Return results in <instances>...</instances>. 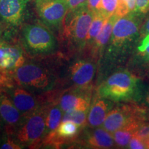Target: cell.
<instances>
[{
  "instance_id": "obj_14",
  "label": "cell",
  "mask_w": 149,
  "mask_h": 149,
  "mask_svg": "<svg viewBox=\"0 0 149 149\" xmlns=\"http://www.w3.org/2000/svg\"><path fill=\"white\" fill-rule=\"evenodd\" d=\"M80 141L84 146L91 148L108 149L115 146L113 135L102 126L85 129Z\"/></svg>"
},
{
  "instance_id": "obj_32",
  "label": "cell",
  "mask_w": 149,
  "mask_h": 149,
  "mask_svg": "<svg viewBox=\"0 0 149 149\" xmlns=\"http://www.w3.org/2000/svg\"><path fill=\"white\" fill-rule=\"evenodd\" d=\"M148 34H149V14L146 16V17L144 19V21L142 22V24H141L139 37L144 36V35Z\"/></svg>"
},
{
  "instance_id": "obj_16",
  "label": "cell",
  "mask_w": 149,
  "mask_h": 149,
  "mask_svg": "<svg viewBox=\"0 0 149 149\" xmlns=\"http://www.w3.org/2000/svg\"><path fill=\"white\" fill-rule=\"evenodd\" d=\"M128 64L130 70L137 73L149 69V34L139 37Z\"/></svg>"
},
{
  "instance_id": "obj_1",
  "label": "cell",
  "mask_w": 149,
  "mask_h": 149,
  "mask_svg": "<svg viewBox=\"0 0 149 149\" xmlns=\"http://www.w3.org/2000/svg\"><path fill=\"white\" fill-rule=\"evenodd\" d=\"M144 16L135 12L117 19L105 51L100 59L102 71L128 62L139 37Z\"/></svg>"
},
{
  "instance_id": "obj_4",
  "label": "cell",
  "mask_w": 149,
  "mask_h": 149,
  "mask_svg": "<svg viewBox=\"0 0 149 149\" xmlns=\"http://www.w3.org/2000/svg\"><path fill=\"white\" fill-rule=\"evenodd\" d=\"M21 41L25 51L32 56L49 55L57 48V40L49 28L39 24L24 26Z\"/></svg>"
},
{
  "instance_id": "obj_22",
  "label": "cell",
  "mask_w": 149,
  "mask_h": 149,
  "mask_svg": "<svg viewBox=\"0 0 149 149\" xmlns=\"http://www.w3.org/2000/svg\"><path fill=\"white\" fill-rule=\"evenodd\" d=\"M107 19L108 18L103 15L101 13L98 12L94 13V17L91 24L86 40V47H88L89 48L91 47L96 37L98 36L100 31H102Z\"/></svg>"
},
{
  "instance_id": "obj_26",
  "label": "cell",
  "mask_w": 149,
  "mask_h": 149,
  "mask_svg": "<svg viewBox=\"0 0 149 149\" xmlns=\"http://www.w3.org/2000/svg\"><path fill=\"white\" fill-rule=\"evenodd\" d=\"M13 78L10 72L0 70V93H6L15 86Z\"/></svg>"
},
{
  "instance_id": "obj_17",
  "label": "cell",
  "mask_w": 149,
  "mask_h": 149,
  "mask_svg": "<svg viewBox=\"0 0 149 149\" xmlns=\"http://www.w3.org/2000/svg\"><path fill=\"white\" fill-rule=\"evenodd\" d=\"M113 107L114 102L97 95L91 102L88 113L87 124L89 127H101L107 115Z\"/></svg>"
},
{
  "instance_id": "obj_33",
  "label": "cell",
  "mask_w": 149,
  "mask_h": 149,
  "mask_svg": "<svg viewBox=\"0 0 149 149\" xmlns=\"http://www.w3.org/2000/svg\"><path fill=\"white\" fill-rule=\"evenodd\" d=\"M1 36H2V30H1V26H0V42H1Z\"/></svg>"
},
{
  "instance_id": "obj_23",
  "label": "cell",
  "mask_w": 149,
  "mask_h": 149,
  "mask_svg": "<svg viewBox=\"0 0 149 149\" xmlns=\"http://www.w3.org/2000/svg\"><path fill=\"white\" fill-rule=\"evenodd\" d=\"M88 113L86 111H77V110H71L64 113L61 122L70 121L77 124L80 128L85 127L87 124L88 120Z\"/></svg>"
},
{
  "instance_id": "obj_6",
  "label": "cell",
  "mask_w": 149,
  "mask_h": 149,
  "mask_svg": "<svg viewBox=\"0 0 149 149\" xmlns=\"http://www.w3.org/2000/svg\"><path fill=\"white\" fill-rule=\"evenodd\" d=\"M94 17V13L87 7L68 10L64 22V35L79 50L86 47V40Z\"/></svg>"
},
{
  "instance_id": "obj_5",
  "label": "cell",
  "mask_w": 149,
  "mask_h": 149,
  "mask_svg": "<svg viewBox=\"0 0 149 149\" xmlns=\"http://www.w3.org/2000/svg\"><path fill=\"white\" fill-rule=\"evenodd\" d=\"M11 136L23 148L39 146L46 136V107L24 116Z\"/></svg>"
},
{
  "instance_id": "obj_9",
  "label": "cell",
  "mask_w": 149,
  "mask_h": 149,
  "mask_svg": "<svg viewBox=\"0 0 149 149\" xmlns=\"http://www.w3.org/2000/svg\"><path fill=\"white\" fill-rule=\"evenodd\" d=\"M97 71L93 60L80 59L72 61L68 69L69 79L76 88L89 90Z\"/></svg>"
},
{
  "instance_id": "obj_20",
  "label": "cell",
  "mask_w": 149,
  "mask_h": 149,
  "mask_svg": "<svg viewBox=\"0 0 149 149\" xmlns=\"http://www.w3.org/2000/svg\"><path fill=\"white\" fill-rule=\"evenodd\" d=\"M64 112L59 104H51L46 107V135L55 131L62 121Z\"/></svg>"
},
{
  "instance_id": "obj_11",
  "label": "cell",
  "mask_w": 149,
  "mask_h": 149,
  "mask_svg": "<svg viewBox=\"0 0 149 149\" xmlns=\"http://www.w3.org/2000/svg\"><path fill=\"white\" fill-rule=\"evenodd\" d=\"M91 102L89 90L76 88V90L62 95L59 98L58 104L64 113L71 110L88 112Z\"/></svg>"
},
{
  "instance_id": "obj_2",
  "label": "cell",
  "mask_w": 149,
  "mask_h": 149,
  "mask_svg": "<svg viewBox=\"0 0 149 149\" xmlns=\"http://www.w3.org/2000/svg\"><path fill=\"white\" fill-rule=\"evenodd\" d=\"M141 85L139 77L131 70H115L102 81L97 95L114 102H135Z\"/></svg>"
},
{
  "instance_id": "obj_3",
  "label": "cell",
  "mask_w": 149,
  "mask_h": 149,
  "mask_svg": "<svg viewBox=\"0 0 149 149\" xmlns=\"http://www.w3.org/2000/svg\"><path fill=\"white\" fill-rule=\"evenodd\" d=\"M15 83L34 94H42L53 88L55 75L45 67L35 63H24L10 72Z\"/></svg>"
},
{
  "instance_id": "obj_30",
  "label": "cell",
  "mask_w": 149,
  "mask_h": 149,
  "mask_svg": "<svg viewBox=\"0 0 149 149\" xmlns=\"http://www.w3.org/2000/svg\"><path fill=\"white\" fill-rule=\"evenodd\" d=\"M68 7V10H76L87 7L88 0H64Z\"/></svg>"
},
{
  "instance_id": "obj_28",
  "label": "cell",
  "mask_w": 149,
  "mask_h": 149,
  "mask_svg": "<svg viewBox=\"0 0 149 149\" xmlns=\"http://www.w3.org/2000/svg\"><path fill=\"white\" fill-rule=\"evenodd\" d=\"M135 13L142 16L149 13V0H135Z\"/></svg>"
},
{
  "instance_id": "obj_35",
  "label": "cell",
  "mask_w": 149,
  "mask_h": 149,
  "mask_svg": "<svg viewBox=\"0 0 149 149\" xmlns=\"http://www.w3.org/2000/svg\"><path fill=\"white\" fill-rule=\"evenodd\" d=\"M148 137H149V136H148Z\"/></svg>"
},
{
  "instance_id": "obj_34",
  "label": "cell",
  "mask_w": 149,
  "mask_h": 149,
  "mask_svg": "<svg viewBox=\"0 0 149 149\" xmlns=\"http://www.w3.org/2000/svg\"><path fill=\"white\" fill-rule=\"evenodd\" d=\"M0 126H1V123H0Z\"/></svg>"
},
{
  "instance_id": "obj_8",
  "label": "cell",
  "mask_w": 149,
  "mask_h": 149,
  "mask_svg": "<svg viewBox=\"0 0 149 149\" xmlns=\"http://www.w3.org/2000/svg\"><path fill=\"white\" fill-rule=\"evenodd\" d=\"M35 7L41 22L51 29L62 25L68 11L64 0H35Z\"/></svg>"
},
{
  "instance_id": "obj_21",
  "label": "cell",
  "mask_w": 149,
  "mask_h": 149,
  "mask_svg": "<svg viewBox=\"0 0 149 149\" xmlns=\"http://www.w3.org/2000/svg\"><path fill=\"white\" fill-rule=\"evenodd\" d=\"M79 128H81L77 124L70 121L61 122L55 131L53 132V137L56 146H57L59 139L61 140H69L75 137Z\"/></svg>"
},
{
  "instance_id": "obj_29",
  "label": "cell",
  "mask_w": 149,
  "mask_h": 149,
  "mask_svg": "<svg viewBox=\"0 0 149 149\" xmlns=\"http://www.w3.org/2000/svg\"><path fill=\"white\" fill-rule=\"evenodd\" d=\"M127 148L129 149H147L145 141L141 137L137 135H134L133 137L130 139Z\"/></svg>"
},
{
  "instance_id": "obj_27",
  "label": "cell",
  "mask_w": 149,
  "mask_h": 149,
  "mask_svg": "<svg viewBox=\"0 0 149 149\" xmlns=\"http://www.w3.org/2000/svg\"><path fill=\"white\" fill-rule=\"evenodd\" d=\"M0 148L20 149L23 148V147L19 144L12 136L8 135V137H3L0 139Z\"/></svg>"
},
{
  "instance_id": "obj_15",
  "label": "cell",
  "mask_w": 149,
  "mask_h": 149,
  "mask_svg": "<svg viewBox=\"0 0 149 149\" xmlns=\"http://www.w3.org/2000/svg\"><path fill=\"white\" fill-rule=\"evenodd\" d=\"M24 63L25 59L21 48L0 42V70L10 73Z\"/></svg>"
},
{
  "instance_id": "obj_7",
  "label": "cell",
  "mask_w": 149,
  "mask_h": 149,
  "mask_svg": "<svg viewBox=\"0 0 149 149\" xmlns=\"http://www.w3.org/2000/svg\"><path fill=\"white\" fill-rule=\"evenodd\" d=\"M131 103L113 107L107 115L102 127L112 134L133 121L147 122L148 117L145 110L135 102Z\"/></svg>"
},
{
  "instance_id": "obj_18",
  "label": "cell",
  "mask_w": 149,
  "mask_h": 149,
  "mask_svg": "<svg viewBox=\"0 0 149 149\" xmlns=\"http://www.w3.org/2000/svg\"><path fill=\"white\" fill-rule=\"evenodd\" d=\"M118 18V17L114 14L108 18L106 21L100 34L96 37L95 40L90 48L91 55L93 60L100 61V59L102 58L111 37L113 26Z\"/></svg>"
},
{
  "instance_id": "obj_13",
  "label": "cell",
  "mask_w": 149,
  "mask_h": 149,
  "mask_svg": "<svg viewBox=\"0 0 149 149\" xmlns=\"http://www.w3.org/2000/svg\"><path fill=\"white\" fill-rule=\"evenodd\" d=\"M29 0H0V19L8 25L18 26L23 21Z\"/></svg>"
},
{
  "instance_id": "obj_19",
  "label": "cell",
  "mask_w": 149,
  "mask_h": 149,
  "mask_svg": "<svg viewBox=\"0 0 149 149\" xmlns=\"http://www.w3.org/2000/svg\"><path fill=\"white\" fill-rule=\"evenodd\" d=\"M144 122H145L144 121H133L112 133L115 146L118 148H127L130 140L138 130L141 124Z\"/></svg>"
},
{
  "instance_id": "obj_10",
  "label": "cell",
  "mask_w": 149,
  "mask_h": 149,
  "mask_svg": "<svg viewBox=\"0 0 149 149\" xmlns=\"http://www.w3.org/2000/svg\"><path fill=\"white\" fill-rule=\"evenodd\" d=\"M6 93L23 116L31 114L42 107L35 94L21 86H14Z\"/></svg>"
},
{
  "instance_id": "obj_24",
  "label": "cell",
  "mask_w": 149,
  "mask_h": 149,
  "mask_svg": "<svg viewBox=\"0 0 149 149\" xmlns=\"http://www.w3.org/2000/svg\"><path fill=\"white\" fill-rule=\"evenodd\" d=\"M135 103L139 104L146 112L149 117V85L141 83L139 93Z\"/></svg>"
},
{
  "instance_id": "obj_31",
  "label": "cell",
  "mask_w": 149,
  "mask_h": 149,
  "mask_svg": "<svg viewBox=\"0 0 149 149\" xmlns=\"http://www.w3.org/2000/svg\"><path fill=\"white\" fill-rule=\"evenodd\" d=\"M102 0H88L87 8L94 13L100 12Z\"/></svg>"
},
{
  "instance_id": "obj_25",
  "label": "cell",
  "mask_w": 149,
  "mask_h": 149,
  "mask_svg": "<svg viewBox=\"0 0 149 149\" xmlns=\"http://www.w3.org/2000/svg\"><path fill=\"white\" fill-rule=\"evenodd\" d=\"M118 3L119 0H102L100 13L107 18H109L115 14Z\"/></svg>"
},
{
  "instance_id": "obj_12",
  "label": "cell",
  "mask_w": 149,
  "mask_h": 149,
  "mask_svg": "<svg viewBox=\"0 0 149 149\" xmlns=\"http://www.w3.org/2000/svg\"><path fill=\"white\" fill-rule=\"evenodd\" d=\"M23 117L6 93H0V119L5 124L8 135L14 133Z\"/></svg>"
}]
</instances>
